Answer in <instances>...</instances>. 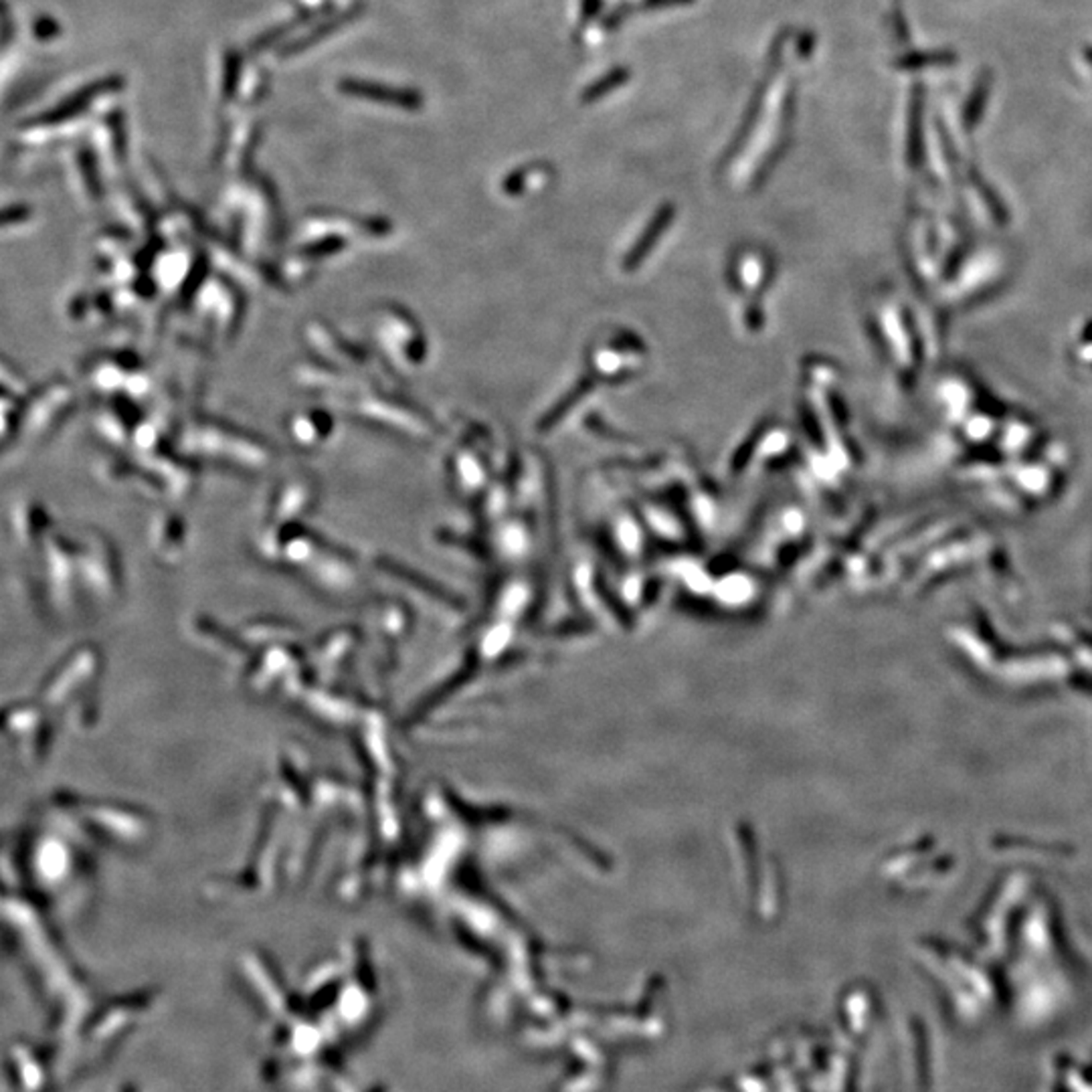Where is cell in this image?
<instances>
[{"label":"cell","mask_w":1092,"mask_h":1092,"mask_svg":"<svg viewBox=\"0 0 1092 1092\" xmlns=\"http://www.w3.org/2000/svg\"><path fill=\"white\" fill-rule=\"evenodd\" d=\"M359 13H361V6H356V8L349 10V13H342V15H338V17L330 18L328 23H324V25H320L316 30H312V35H308V37H303V39L296 41V43H291V45L288 47L286 53H281V55H293V53H300V51H303V49L312 47L314 43H318V41L326 39L330 33H334L336 29H340L344 23H349V20H352L356 15H359Z\"/></svg>","instance_id":"2"},{"label":"cell","mask_w":1092,"mask_h":1092,"mask_svg":"<svg viewBox=\"0 0 1092 1092\" xmlns=\"http://www.w3.org/2000/svg\"><path fill=\"white\" fill-rule=\"evenodd\" d=\"M601 6V0H585V8H583V18H589L597 13V8Z\"/></svg>","instance_id":"5"},{"label":"cell","mask_w":1092,"mask_h":1092,"mask_svg":"<svg viewBox=\"0 0 1092 1092\" xmlns=\"http://www.w3.org/2000/svg\"><path fill=\"white\" fill-rule=\"evenodd\" d=\"M338 88L346 96L383 103V106H393L411 112L423 108V96L417 89L393 88L385 86V83H374L366 79H342Z\"/></svg>","instance_id":"1"},{"label":"cell","mask_w":1092,"mask_h":1092,"mask_svg":"<svg viewBox=\"0 0 1092 1092\" xmlns=\"http://www.w3.org/2000/svg\"><path fill=\"white\" fill-rule=\"evenodd\" d=\"M239 55L231 53L227 57V65H225V86H223V93L229 98L233 96V91L237 89V81H239Z\"/></svg>","instance_id":"4"},{"label":"cell","mask_w":1092,"mask_h":1092,"mask_svg":"<svg viewBox=\"0 0 1092 1092\" xmlns=\"http://www.w3.org/2000/svg\"><path fill=\"white\" fill-rule=\"evenodd\" d=\"M627 77H629V71L625 67H617L613 71H609L607 76H603L599 81H595L593 86H589L583 91V101L591 103V101L601 100L607 91H613L615 88L623 86Z\"/></svg>","instance_id":"3"}]
</instances>
